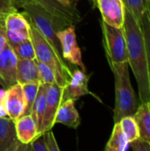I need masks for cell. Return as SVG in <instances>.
<instances>
[{"label": "cell", "mask_w": 150, "mask_h": 151, "mask_svg": "<svg viewBox=\"0 0 150 151\" xmlns=\"http://www.w3.org/2000/svg\"><path fill=\"white\" fill-rule=\"evenodd\" d=\"M7 45V39L5 35V27L4 23V19L0 21V53Z\"/></svg>", "instance_id": "32"}, {"label": "cell", "mask_w": 150, "mask_h": 151, "mask_svg": "<svg viewBox=\"0 0 150 151\" xmlns=\"http://www.w3.org/2000/svg\"><path fill=\"white\" fill-rule=\"evenodd\" d=\"M110 67L115 79V107L113 111L114 123L119 122L126 116H133L140 104L136 93L131 84L129 64L111 63Z\"/></svg>", "instance_id": "2"}, {"label": "cell", "mask_w": 150, "mask_h": 151, "mask_svg": "<svg viewBox=\"0 0 150 151\" xmlns=\"http://www.w3.org/2000/svg\"><path fill=\"white\" fill-rule=\"evenodd\" d=\"M17 140L15 121L9 117L0 118V151H8Z\"/></svg>", "instance_id": "17"}, {"label": "cell", "mask_w": 150, "mask_h": 151, "mask_svg": "<svg viewBox=\"0 0 150 151\" xmlns=\"http://www.w3.org/2000/svg\"><path fill=\"white\" fill-rule=\"evenodd\" d=\"M16 81L23 85L26 83L39 81L37 60L18 58L16 68Z\"/></svg>", "instance_id": "15"}, {"label": "cell", "mask_w": 150, "mask_h": 151, "mask_svg": "<svg viewBox=\"0 0 150 151\" xmlns=\"http://www.w3.org/2000/svg\"><path fill=\"white\" fill-rule=\"evenodd\" d=\"M119 123L128 142H131L140 137L139 128L133 116L124 117L120 119Z\"/></svg>", "instance_id": "24"}, {"label": "cell", "mask_w": 150, "mask_h": 151, "mask_svg": "<svg viewBox=\"0 0 150 151\" xmlns=\"http://www.w3.org/2000/svg\"><path fill=\"white\" fill-rule=\"evenodd\" d=\"M30 146L32 151H47L43 134L38 135L34 141H32L30 142Z\"/></svg>", "instance_id": "31"}, {"label": "cell", "mask_w": 150, "mask_h": 151, "mask_svg": "<svg viewBox=\"0 0 150 151\" xmlns=\"http://www.w3.org/2000/svg\"><path fill=\"white\" fill-rule=\"evenodd\" d=\"M19 7L23 9L22 13L27 20L35 27L40 34L54 47L57 52L62 56L57 33L68 27L69 24L33 0H21Z\"/></svg>", "instance_id": "3"}, {"label": "cell", "mask_w": 150, "mask_h": 151, "mask_svg": "<svg viewBox=\"0 0 150 151\" xmlns=\"http://www.w3.org/2000/svg\"><path fill=\"white\" fill-rule=\"evenodd\" d=\"M64 88L57 82L49 84L46 93V103L43 119L42 122L41 134L50 131L55 125V118L59 105L62 103Z\"/></svg>", "instance_id": "7"}, {"label": "cell", "mask_w": 150, "mask_h": 151, "mask_svg": "<svg viewBox=\"0 0 150 151\" xmlns=\"http://www.w3.org/2000/svg\"><path fill=\"white\" fill-rule=\"evenodd\" d=\"M129 142L121 128L120 123H115L111 138L104 150L105 151H124L127 150Z\"/></svg>", "instance_id": "20"}, {"label": "cell", "mask_w": 150, "mask_h": 151, "mask_svg": "<svg viewBox=\"0 0 150 151\" xmlns=\"http://www.w3.org/2000/svg\"><path fill=\"white\" fill-rule=\"evenodd\" d=\"M44 9L62 19L69 25H75L81 19L80 12L73 5H65L58 0H33Z\"/></svg>", "instance_id": "12"}, {"label": "cell", "mask_w": 150, "mask_h": 151, "mask_svg": "<svg viewBox=\"0 0 150 151\" xmlns=\"http://www.w3.org/2000/svg\"><path fill=\"white\" fill-rule=\"evenodd\" d=\"M148 13L150 18V0H148Z\"/></svg>", "instance_id": "35"}, {"label": "cell", "mask_w": 150, "mask_h": 151, "mask_svg": "<svg viewBox=\"0 0 150 151\" xmlns=\"http://www.w3.org/2000/svg\"><path fill=\"white\" fill-rule=\"evenodd\" d=\"M48 86H49V84H42V83L40 84L39 90H38V93L34 99V102L33 104L31 113H30V115L32 116V118L36 125L39 134H41L42 122L43 119V115H44V111H45L46 93H47Z\"/></svg>", "instance_id": "18"}, {"label": "cell", "mask_w": 150, "mask_h": 151, "mask_svg": "<svg viewBox=\"0 0 150 151\" xmlns=\"http://www.w3.org/2000/svg\"><path fill=\"white\" fill-rule=\"evenodd\" d=\"M4 95L5 89H0V118L8 117L4 107Z\"/></svg>", "instance_id": "33"}, {"label": "cell", "mask_w": 150, "mask_h": 151, "mask_svg": "<svg viewBox=\"0 0 150 151\" xmlns=\"http://www.w3.org/2000/svg\"><path fill=\"white\" fill-rule=\"evenodd\" d=\"M88 81H89V76L87 74L85 71H82L80 68L75 69L72 73V78L69 83L65 87H64L62 101L67 99H73L76 101L78 98L83 96H87V95L95 96L88 89ZM97 99L99 98L97 97Z\"/></svg>", "instance_id": "10"}, {"label": "cell", "mask_w": 150, "mask_h": 151, "mask_svg": "<svg viewBox=\"0 0 150 151\" xmlns=\"http://www.w3.org/2000/svg\"><path fill=\"white\" fill-rule=\"evenodd\" d=\"M129 145L133 151H150V143L140 137L129 142Z\"/></svg>", "instance_id": "30"}, {"label": "cell", "mask_w": 150, "mask_h": 151, "mask_svg": "<svg viewBox=\"0 0 150 151\" xmlns=\"http://www.w3.org/2000/svg\"><path fill=\"white\" fill-rule=\"evenodd\" d=\"M133 117L139 128L140 138L150 143V102L141 103Z\"/></svg>", "instance_id": "16"}, {"label": "cell", "mask_w": 150, "mask_h": 151, "mask_svg": "<svg viewBox=\"0 0 150 151\" xmlns=\"http://www.w3.org/2000/svg\"><path fill=\"white\" fill-rule=\"evenodd\" d=\"M5 35L8 43H19L31 39L30 32H15L5 29Z\"/></svg>", "instance_id": "27"}, {"label": "cell", "mask_w": 150, "mask_h": 151, "mask_svg": "<svg viewBox=\"0 0 150 151\" xmlns=\"http://www.w3.org/2000/svg\"><path fill=\"white\" fill-rule=\"evenodd\" d=\"M141 28L143 31L146 50H147V61H148V75H149V82L150 88V18L149 13L147 12L143 17L141 22Z\"/></svg>", "instance_id": "25"}, {"label": "cell", "mask_w": 150, "mask_h": 151, "mask_svg": "<svg viewBox=\"0 0 150 151\" xmlns=\"http://www.w3.org/2000/svg\"><path fill=\"white\" fill-rule=\"evenodd\" d=\"M58 1H60L62 4H65V5H73V4H72V1H71V0H58Z\"/></svg>", "instance_id": "34"}, {"label": "cell", "mask_w": 150, "mask_h": 151, "mask_svg": "<svg viewBox=\"0 0 150 151\" xmlns=\"http://www.w3.org/2000/svg\"><path fill=\"white\" fill-rule=\"evenodd\" d=\"M57 36L60 42L62 57L65 60L68 61L72 65L79 66L82 71L86 72V67L82 61L81 50L78 46L75 25L72 24L65 28L58 31Z\"/></svg>", "instance_id": "6"}, {"label": "cell", "mask_w": 150, "mask_h": 151, "mask_svg": "<svg viewBox=\"0 0 150 151\" xmlns=\"http://www.w3.org/2000/svg\"><path fill=\"white\" fill-rule=\"evenodd\" d=\"M17 0H0V15L6 16L19 10Z\"/></svg>", "instance_id": "28"}, {"label": "cell", "mask_w": 150, "mask_h": 151, "mask_svg": "<svg viewBox=\"0 0 150 151\" xmlns=\"http://www.w3.org/2000/svg\"><path fill=\"white\" fill-rule=\"evenodd\" d=\"M4 107L7 116L13 120L23 116L26 108V102L21 84L16 82L5 89Z\"/></svg>", "instance_id": "11"}, {"label": "cell", "mask_w": 150, "mask_h": 151, "mask_svg": "<svg viewBox=\"0 0 150 151\" xmlns=\"http://www.w3.org/2000/svg\"><path fill=\"white\" fill-rule=\"evenodd\" d=\"M8 43V42H7ZM14 51L15 55L19 59H35V51L33 42L30 40L19 42V43H8Z\"/></svg>", "instance_id": "22"}, {"label": "cell", "mask_w": 150, "mask_h": 151, "mask_svg": "<svg viewBox=\"0 0 150 151\" xmlns=\"http://www.w3.org/2000/svg\"><path fill=\"white\" fill-rule=\"evenodd\" d=\"M43 137H44V142H45V145L47 148V151H59L60 149L57 145V142L55 139L54 134L51 130L44 132L43 134Z\"/></svg>", "instance_id": "29"}, {"label": "cell", "mask_w": 150, "mask_h": 151, "mask_svg": "<svg viewBox=\"0 0 150 151\" xmlns=\"http://www.w3.org/2000/svg\"><path fill=\"white\" fill-rule=\"evenodd\" d=\"M40 84H41L40 81H35V82H30L22 85L25 102H26V108L23 115H28L31 113L32 106L36 97V95L38 93Z\"/></svg>", "instance_id": "23"}, {"label": "cell", "mask_w": 150, "mask_h": 151, "mask_svg": "<svg viewBox=\"0 0 150 151\" xmlns=\"http://www.w3.org/2000/svg\"><path fill=\"white\" fill-rule=\"evenodd\" d=\"M125 8L141 25L143 17L148 12V0H122Z\"/></svg>", "instance_id": "21"}, {"label": "cell", "mask_w": 150, "mask_h": 151, "mask_svg": "<svg viewBox=\"0 0 150 151\" xmlns=\"http://www.w3.org/2000/svg\"><path fill=\"white\" fill-rule=\"evenodd\" d=\"M4 17H5V16H4V15H0V21H1L2 19H4Z\"/></svg>", "instance_id": "36"}, {"label": "cell", "mask_w": 150, "mask_h": 151, "mask_svg": "<svg viewBox=\"0 0 150 151\" xmlns=\"http://www.w3.org/2000/svg\"><path fill=\"white\" fill-rule=\"evenodd\" d=\"M62 124L72 128H78L80 125V117L75 107V100L67 99L62 101L57 111L55 124Z\"/></svg>", "instance_id": "13"}, {"label": "cell", "mask_w": 150, "mask_h": 151, "mask_svg": "<svg viewBox=\"0 0 150 151\" xmlns=\"http://www.w3.org/2000/svg\"><path fill=\"white\" fill-rule=\"evenodd\" d=\"M96 4L103 22L115 27H124L126 8L122 0H96Z\"/></svg>", "instance_id": "8"}, {"label": "cell", "mask_w": 150, "mask_h": 151, "mask_svg": "<svg viewBox=\"0 0 150 151\" xmlns=\"http://www.w3.org/2000/svg\"><path fill=\"white\" fill-rule=\"evenodd\" d=\"M14 121L17 138L22 143L28 144L40 135L36 125L30 114L23 115Z\"/></svg>", "instance_id": "14"}, {"label": "cell", "mask_w": 150, "mask_h": 151, "mask_svg": "<svg viewBox=\"0 0 150 151\" xmlns=\"http://www.w3.org/2000/svg\"><path fill=\"white\" fill-rule=\"evenodd\" d=\"M37 68H38V79L40 83L52 84L56 82L55 73L50 67L37 60Z\"/></svg>", "instance_id": "26"}, {"label": "cell", "mask_w": 150, "mask_h": 151, "mask_svg": "<svg viewBox=\"0 0 150 151\" xmlns=\"http://www.w3.org/2000/svg\"><path fill=\"white\" fill-rule=\"evenodd\" d=\"M103 46L109 64L128 63L127 46L123 27H115L102 21Z\"/></svg>", "instance_id": "5"}, {"label": "cell", "mask_w": 150, "mask_h": 151, "mask_svg": "<svg viewBox=\"0 0 150 151\" xmlns=\"http://www.w3.org/2000/svg\"><path fill=\"white\" fill-rule=\"evenodd\" d=\"M29 26L31 41L34 48L36 59L50 67L55 73L56 82L63 88L65 87L72 78V72L65 62L63 57L57 52L54 47L40 34L35 27L30 22Z\"/></svg>", "instance_id": "4"}, {"label": "cell", "mask_w": 150, "mask_h": 151, "mask_svg": "<svg viewBox=\"0 0 150 151\" xmlns=\"http://www.w3.org/2000/svg\"><path fill=\"white\" fill-rule=\"evenodd\" d=\"M127 46L129 66L136 79L140 102H150V88L148 75V61L145 40L141 26L134 17L126 10L123 27Z\"/></svg>", "instance_id": "1"}, {"label": "cell", "mask_w": 150, "mask_h": 151, "mask_svg": "<svg viewBox=\"0 0 150 151\" xmlns=\"http://www.w3.org/2000/svg\"><path fill=\"white\" fill-rule=\"evenodd\" d=\"M20 1H21V0H17V2H18V5L19 4V2H20Z\"/></svg>", "instance_id": "37"}, {"label": "cell", "mask_w": 150, "mask_h": 151, "mask_svg": "<svg viewBox=\"0 0 150 151\" xmlns=\"http://www.w3.org/2000/svg\"><path fill=\"white\" fill-rule=\"evenodd\" d=\"M6 30L15 32H30V26L26 16L19 11L7 14L4 19Z\"/></svg>", "instance_id": "19"}, {"label": "cell", "mask_w": 150, "mask_h": 151, "mask_svg": "<svg viewBox=\"0 0 150 151\" xmlns=\"http://www.w3.org/2000/svg\"><path fill=\"white\" fill-rule=\"evenodd\" d=\"M18 58L7 43L0 53V85L7 89L17 82L16 68Z\"/></svg>", "instance_id": "9"}]
</instances>
